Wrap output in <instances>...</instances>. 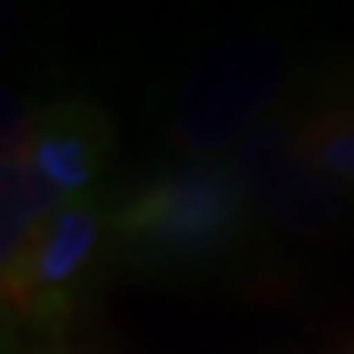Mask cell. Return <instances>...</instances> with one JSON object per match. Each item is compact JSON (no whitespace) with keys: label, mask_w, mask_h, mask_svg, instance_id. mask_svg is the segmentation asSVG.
Listing matches in <instances>:
<instances>
[{"label":"cell","mask_w":354,"mask_h":354,"mask_svg":"<svg viewBox=\"0 0 354 354\" xmlns=\"http://www.w3.org/2000/svg\"><path fill=\"white\" fill-rule=\"evenodd\" d=\"M253 189L235 166L194 161L147 180L111 216V230L129 253L157 267H194L221 258L244 235Z\"/></svg>","instance_id":"cell-1"},{"label":"cell","mask_w":354,"mask_h":354,"mask_svg":"<svg viewBox=\"0 0 354 354\" xmlns=\"http://www.w3.org/2000/svg\"><path fill=\"white\" fill-rule=\"evenodd\" d=\"M111 230L97 203L79 198L51 212L46 221L24 239V249H14L5 258V304L24 317H41L51 322L79 299L83 281H88L97 253H102Z\"/></svg>","instance_id":"cell-2"},{"label":"cell","mask_w":354,"mask_h":354,"mask_svg":"<svg viewBox=\"0 0 354 354\" xmlns=\"http://www.w3.org/2000/svg\"><path fill=\"white\" fill-rule=\"evenodd\" d=\"M5 157L28 161L37 171V180L60 203H79L106 171L111 124L88 102H55L37 115L19 120V133L10 129V152Z\"/></svg>","instance_id":"cell-3"},{"label":"cell","mask_w":354,"mask_h":354,"mask_svg":"<svg viewBox=\"0 0 354 354\" xmlns=\"http://www.w3.org/2000/svg\"><path fill=\"white\" fill-rule=\"evenodd\" d=\"M281 88V55L272 46H230L203 65L180 106V133L194 147H221Z\"/></svg>","instance_id":"cell-4"},{"label":"cell","mask_w":354,"mask_h":354,"mask_svg":"<svg viewBox=\"0 0 354 354\" xmlns=\"http://www.w3.org/2000/svg\"><path fill=\"white\" fill-rule=\"evenodd\" d=\"M295 152L331 184H354V83H336L295 129Z\"/></svg>","instance_id":"cell-5"}]
</instances>
